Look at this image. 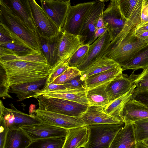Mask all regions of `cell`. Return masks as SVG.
<instances>
[{
	"label": "cell",
	"instance_id": "cell-1",
	"mask_svg": "<svg viewBox=\"0 0 148 148\" xmlns=\"http://www.w3.org/2000/svg\"><path fill=\"white\" fill-rule=\"evenodd\" d=\"M9 89L13 86L47 79L51 68L47 63L18 60L0 61Z\"/></svg>",
	"mask_w": 148,
	"mask_h": 148
},
{
	"label": "cell",
	"instance_id": "cell-2",
	"mask_svg": "<svg viewBox=\"0 0 148 148\" xmlns=\"http://www.w3.org/2000/svg\"><path fill=\"white\" fill-rule=\"evenodd\" d=\"M129 21L116 37L111 41L103 57L113 60L122 67L147 43L138 38L136 27Z\"/></svg>",
	"mask_w": 148,
	"mask_h": 148
},
{
	"label": "cell",
	"instance_id": "cell-3",
	"mask_svg": "<svg viewBox=\"0 0 148 148\" xmlns=\"http://www.w3.org/2000/svg\"><path fill=\"white\" fill-rule=\"evenodd\" d=\"M0 22L5 24L30 47L42 53L38 36L33 32L7 2L0 0Z\"/></svg>",
	"mask_w": 148,
	"mask_h": 148
},
{
	"label": "cell",
	"instance_id": "cell-4",
	"mask_svg": "<svg viewBox=\"0 0 148 148\" xmlns=\"http://www.w3.org/2000/svg\"><path fill=\"white\" fill-rule=\"evenodd\" d=\"M38 100L40 110L49 111L70 116L81 117L89 105L61 99L49 98L39 95Z\"/></svg>",
	"mask_w": 148,
	"mask_h": 148
},
{
	"label": "cell",
	"instance_id": "cell-5",
	"mask_svg": "<svg viewBox=\"0 0 148 148\" xmlns=\"http://www.w3.org/2000/svg\"><path fill=\"white\" fill-rule=\"evenodd\" d=\"M125 125L123 123L87 126L89 136L84 148H109L116 135Z\"/></svg>",
	"mask_w": 148,
	"mask_h": 148
},
{
	"label": "cell",
	"instance_id": "cell-6",
	"mask_svg": "<svg viewBox=\"0 0 148 148\" xmlns=\"http://www.w3.org/2000/svg\"><path fill=\"white\" fill-rule=\"evenodd\" d=\"M96 1L71 5L61 32L79 35L84 20Z\"/></svg>",
	"mask_w": 148,
	"mask_h": 148
},
{
	"label": "cell",
	"instance_id": "cell-7",
	"mask_svg": "<svg viewBox=\"0 0 148 148\" xmlns=\"http://www.w3.org/2000/svg\"><path fill=\"white\" fill-rule=\"evenodd\" d=\"M30 114L41 123L66 130L86 126L81 117L71 116L38 109Z\"/></svg>",
	"mask_w": 148,
	"mask_h": 148
},
{
	"label": "cell",
	"instance_id": "cell-8",
	"mask_svg": "<svg viewBox=\"0 0 148 148\" xmlns=\"http://www.w3.org/2000/svg\"><path fill=\"white\" fill-rule=\"evenodd\" d=\"M37 33L50 39L57 36L61 31L44 10L34 0H29Z\"/></svg>",
	"mask_w": 148,
	"mask_h": 148
},
{
	"label": "cell",
	"instance_id": "cell-9",
	"mask_svg": "<svg viewBox=\"0 0 148 148\" xmlns=\"http://www.w3.org/2000/svg\"><path fill=\"white\" fill-rule=\"evenodd\" d=\"M102 16L111 41L121 32L129 20L122 14L117 0H111Z\"/></svg>",
	"mask_w": 148,
	"mask_h": 148
},
{
	"label": "cell",
	"instance_id": "cell-10",
	"mask_svg": "<svg viewBox=\"0 0 148 148\" xmlns=\"http://www.w3.org/2000/svg\"><path fill=\"white\" fill-rule=\"evenodd\" d=\"M9 105L11 108L5 107L0 100V119L4 121L8 130L41 123L32 115L25 114L18 110L12 103Z\"/></svg>",
	"mask_w": 148,
	"mask_h": 148
},
{
	"label": "cell",
	"instance_id": "cell-11",
	"mask_svg": "<svg viewBox=\"0 0 148 148\" xmlns=\"http://www.w3.org/2000/svg\"><path fill=\"white\" fill-rule=\"evenodd\" d=\"M104 0H97L91 8L84 20L79 36L83 45H90L95 41L96 26L105 6Z\"/></svg>",
	"mask_w": 148,
	"mask_h": 148
},
{
	"label": "cell",
	"instance_id": "cell-12",
	"mask_svg": "<svg viewBox=\"0 0 148 148\" xmlns=\"http://www.w3.org/2000/svg\"><path fill=\"white\" fill-rule=\"evenodd\" d=\"M32 141L53 137L65 138L67 130L41 123L20 127Z\"/></svg>",
	"mask_w": 148,
	"mask_h": 148
},
{
	"label": "cell",
	"instance_id": "cell-13",
	"mask_svg": "<svg viewBox=\"0 0 148 148\" xmlns=\"http://www.w3.org/2000/svg\"><path fill=\"white\" fill-rule=\"evenodd\" d=\"M40 2L41 7L61 32L71 5L70 1L40 0Z\"/></svg>",
	"mask_w": 148,
	"mask_h": 148
},
{
	"label": "cell",
	"instance_id": "cell-14",
	"mask_svg": "<svg viewBox=\"0 0 148 148\" xmlns=\"http://www.w3.org/2000/svg\"><path fill=\"white\" fill-rule=\"evenodd\" d=\"M111 42L109 33L107 31L103 36L98 38L92 44L90 45L86 56L77 68L81 72H83L90 68L103 57Z\"/></svg>",
	"mask_w": 148,
	"mask_h": 148
},
{
	"label": "cell",
	"instance_id": "cell-15",
	"mask_svg": "<svg viewBox=\"0 0 148 148\" xmlns=\"http://www.w3.org/2000/svg\"><path fill=\"white\" fill-rule=\"evenodd\" d=\"M104 108L100 106H89L86 111L81 117L86 125L124 123L106 113L104 111Z\"/></svg>",
	"mask_w": 148,
	"mask_h": 148
},
{
	"label": "cell",
	"instance_id": "cell-16",
	"mask_svg": "<svg viewBox=\"0 0 148 148\" xmlns=\"http://www.w3.org/2000/svg\"><path fill=\"white\" fill-rule=\"evenodd\" d=\"M86 92V89L84 88H65L48 92H40L34 98L42 95L47 97L61 99L88 105Z\"/></svg>",
	"mask_w": 148,
	"mask_h": 148
},
{
	"label": "cell",
	"instance_id": "cell-17",
	"mask_svg": "<svg viewBox=\"0 0 148 148\" xmlns=\"http://www.w3.org/2000/svg\"><path fill=\"white\" fill-rule=\"evenodd\" d=\"M62 34L61 32L57 36L50 39L38 35L41 53L51 69L60 61L58 56V47Z\"/></svg>",
	"mask_w": 148,
	"mask_h": 148
},
{
	"label": "cell",
	"instance_id": "cell-18",
	"mask_svg": "<svg viewBox=\"0 0 148 148\" xmlns=\"http://www.w3.org/2000/svg\"><path fill=\"white\" fill-rule=\"evenodd\" d=\"M82 45L79 35L63 32L58 47L60 61L67 62L71 56Z\"/></svg>",
	"mask_w": 148,
	"mask_h": 148
},
{
	"label": "cell",
	"instance_id": "cell-19",
	"mask_svg": "<svg viewBox=\"0 0 148 148\" xmlns=\"http://www.w3.org/2000/svg\"><path fill=\"white\" fill-rule=\"evenodd\" d=\"M123 122L133 123L134 122L148 118V106L134 99L126 104L124 109Z\"/></svg>",
	"mask_w": 148,
	"mask_h": 148
},
{
	"label": "cell",
	"instance_id": "cell-20",
	"mask_svg": "<svg viewBox=\"0 0 148 148\" xmlns=\"http://www.w3.org/2000/svg\"><path fill=\"white\" fill-rule=\"evenodd\" d=\"M143 1V0H117L122 14L136 26L141 23Z\"/></svg>",
	"mask_w": 148,
	"mask_h": 148
},
{
	"label": "cell",
	"instance_id": "cell-21",
	"mask_svg": "<svg viewBox=\"0 0 148 148\" xmlns=\"http://www.w3.org/2000/svg\"><path fill=\"white\" fill-rule=\"evenodd\" d=\"M134 84L132 75L127 77L123 74L111 81L106 88L110 103L128 92Z\"/></svg>",
	"mask_w": 148,
	"mask_h": 148
},
{
	"label": "cell",
	"instance_id": "cell-22",
	"mask_svg": "<svg viewBox=\"0 0 148 148\" xmlns=\"http://www.w3.org/2000/svg\"><path fill=\"white\" fill-rule=\"evenodd\" d=\"M89 134L87 126L67 130L62 148H84L88 141Z\"/></svg>",
	"mask_w": 148,
	"mask_h": 148
},
{
	"label": "cell",
	"instance_id": "cell-23",
	"mask_svg": "<svg viewBox=\"0 0 148 148\" xmlns=\"http://www.w3.org/2000/svg\"><path fill=\"white\" fill-rule=\"evenodd\" d=\"M117 133L109 148H136L133 123H125Z\"/></svg>",
	"mask_w": 148,
	"mask_h": 148
},
{
	"label": "cell",
	"instance_id": "cell-24",
	"mask_svg": "<svg viewBox=\"0 0 148 148\" xmlns=\"http://www.w3.org/2000/svg\"><path fill=\"white\" fill-rule=\"evenodd\" d=\"M8 1L7 3L20 16L29 29L38 35L29 0H10Z\"/></svg>",
	"mask_w": 148,
	"mask_h": 148
},
{
	"label": "cell",
	"instance_id": "cell-25",
	"mask_svg": "<svg viewBox=\"0 0 148 148\" xmlns=\"http://www.w3.org/2000/svg\"><path fill=\"white\" fill-rule=\"evenodd\" d=\"M46 80L12 86L9 88V92L15 94L18 101L32 97H34L40 91V87L45 84Z\"/></svg>",
	"mask_w": 148,
	"mask_h": 148
},
{
	"label": "cell",
	"instance_id": "cell-26",
	"mask_svg": "<svg viewBox=\"0 0 148 148\" xmlns=\"http://www.w3.org/2000/svg\"><path fill=\"white\" fill-rule=\"evenodd\" d=\"M123 71L119 65L114 68L90 76L86 79V89L110 83L121 76Z\"/></svg>",
	"mask_w": 148,
	"mask_h": 148
},
{
	"label": "cell",
	"instance_id": "cell-27",
	"mask_svg": "<svg viewBox=\"0 0 148 148\" xmlns=\"http://www.w3.org/2000/svg\"><path fill=\"white\" fill-rule=\"evenodd\" d=\"M136 86L134 84L127 92L110 102L104 108L107 114L116 117L123 122L124 109L127 102L132 99Z\"/></svg>",
	"mask_w": 148,
	"mask_h": 148
},
{
	"label": "cell",
	"instance_id": "cell-28",
	"mask_svg": "<svg viewBox=\"0 0 148 148\" xmlns=\"http://www.w3.org/2000/svg\"><path fill=\"white\" fill-rule=\"evenodd\" d=\"M31 141L20 128L9 129L3 148H26Z\"/></svg>",
	"mask_w": 148,
	"mask_h": 148
},
{
	"label": "cell",
	"instance_id": "cell-29",
	"mask_svg": "<svg viewBox=\"0 0 148 148\" xmlns=\"http://www.w3.org/2000/svg\"><path fill=\"white\" fill-rule=\"evenodd\" d=\"M109 83L86 89V96L89 106L104 108L110 103L106 90L107 86Z\"/></svg>",
	"mask_w": 148,
	"mask_h": 148
},
{
	"label": "cell",
	"instance_id": "cell-30",
	"mask_svg": "<svg viewBox=\"0 0 148 148\" xmlns=\"http://www.w3.org/2000/svg\"><path fill=\"white\" fill-rule=\"evenodd\" d=\"M148 66V43L136 53L122 67L123 71H134L144 69Z\"/></svg>",
	"mask_w": 148,
	"mask_h": 148
},
{
	"label": "cell",
	"instance_id": "cell-31",
	"mask_svg": "<svg viewBox=\"0 0 148 148\" xmlns=\"http://www.w3.org/2000/svg\"><path fill=\"white\" fill-rule=\"evenodd\" d=\"M119 65L112 60L102 57L81 75L86 79L90 76L112 69Z\"/></svg>",
	"mask_w": 148,
	"mask_h": 148
},
{
	"label": "cell",
	"instance_id": "cell-32",
	"mask_svg": "<svg viewBox=\"0 0 148 148\" xmlns=\"http://www.w3.org/2000/svg\"><path fill=\"white\" fill-rule=\"evenodd\" d=\"M10 50L4 54L0 55V61L18 60L41 63H47V61L42 53H37L26 56H18Z\"/></svg>",
	"mask_w": 148,
	"mask_h": 148
},
{
	"label": "cell",
	"instance_id": "cell-33",
	"mask_svg": "<svg viewBox=\"0 0 148 148\" xmlns=\"http://www.w3.org/2000/svg\"><path fill=\"white\" fill-rule=\"evenodd\" d=\"M65 138L53 137L31 141L26 148H62Z\"/></svg>",
	"mask_w": 148,
	"mask_h": 148
},
{
	"label": "cell",
	"instance_id": "cell-34",
	"mask_svg": "<svg viewBox=\"0 0 148 148\" xmlns=\"http://www.w3.org/2000/svg\"><path fill=\"white\" fill-rule=\"evenodd\" d=\"M0 45L12 50L15 55L18 56H24L37 53L41 54L26 43H0Z\"/></svg>",
	"mask_w": 148,
	"mask_h": 148
},
{
	"label": "cell",
	"instance_id": "cell-35",
	"mask_svg": "<svg viewBox=\"0 0 148 148\" xmlns=\"http://www.w3.org/2000/svg\"><path fill=\"white\" fill-rule=\"evenodd\" d=\"M133 126L137 142L148 138V118L134 122Z\"/></svg>",
	"mask_w": 148,
	"mask_h": 148
},
{
	"label": "cell",
	"instance_id": "cell-36",
	"mask_svg": "<svg viewBox=\"0 0 148 148\" xmlns=\"http://www.w3.org/2000/svg\"><path fill=\"white\" fill-rule=\"evenodd\" d=\"M0 43L19 42L27 44L12 31L5 24L1 22H0Z\"/></svg>",
	"mask_w": 148,
	"mask_h": 148
},
{
	"label": "cell",
	"instance_id": "cell-37",
	"mask_svg": "<svg viewBox=\"0 0 148 148\" xmlns=\"http://www.w3.org/2000/svg\"><path fill=\"white\" fill-rule=\"evenodd\" d=\"M89 45H82L71 56L67 61L69 67L77 68L81 64L87 54Z\"/></svg>",
	"mask_w": 148,
	"mask_h": 148
},
{
	"label": "cell",
	"instance_id": "cell-38",
	"mask_svg": "<svg viewBox=\"0 0 148 148\" xmlns=\"http://www.w3.org/2000/svg\"><path fill=\"white\" fill-rule=\"evenodd\" d=\"M134 84L136 88L142 91H147L148 89V66L144 69L140 74L135 75L131 74Z\"/></svg>",
	"mask_w": 148,
	"mask_h": 148
},
{
	"label": "cell",
	"instance_id": "cell-39",
	"mask_svg": "<svg viewBox=\"0 0 148 148\" xmlns=\"http://www.w3.org/2000/svg\"><path fill=\"white\" fill-rule=\"evenodd\" d=\"M69 67L67 62L60 61L51 69L50 73L47 79L45 84L53 83L55 80Z\"/></svg>",
	"mask_w": 148,
	"mask_h": 148
},
{
	"label": "cell",
	"instance_id": "cell-40",
	"mask_svg": "<svg viewBox=\"0 0 148 148\" xmlns=\"http://www.w3.org/2000/svg\"><path fill=\"white\" fill-rule=\"evenodd\" d=\"M81 74V72L76 68L69 67L56 78L53 83L63 85L74 77Z\"/></svg>",
	"mask_w": 148,
	"mask_h": 148
},
{
	"label": "cell",
	"instance_id": "cell-41",
	"mask_svg": "<svg viewBox=\"0 0 148 148\" xmlns=\"http://www.w3.org/2000/svg\"><path fill=\"white\" fill-rule=\"evenodd\" d=\"M63 85L66 88H82L86 89V79L81 74L74 77Z\"/></svg>",
	"mask_w": 148,
	"mask_h": 148
},
{
	"label": "cell",
	"instance_id": "cell-42",
	"mask_svg": "<svg viewBox=\"0 0 148 148\" xmlns=\"http://www.w3.org/2000/svg\"><path fill=\"white\" fill-rule=\"evenodd\" d=\"M0 97L3 99L6 98H12L9 94V88L6 81V75L4 69L0 66Z\"/></svg>",
	"mask_w": 148,
	"mask_h": 148
},
{
	"label": "cell",
	"instance_id": "cell-43",
	"mask_svg": "<svg viewBox=\"0 0 148 148\" xmlns=\"http://www.w3.org/2000/svg\"><path fill=\"white\" fill-rule=\"evenodd\" d=\"M132 98L148 106V92L147 91H142L136 88Z\"/></svg>",
	"mask_w": 148,
	"mask_h": 148
},
{
	"label": "cell",
	"instance_id": "cell-44",
	"mask_svg": "<svg viewBox=\"0 0 148 148\" xmlns=\"http://www.w3.org/2000/svg\"><path fill=\"white\" fill-rule=\"evenodd\" d=\"M0 148H3L8 129L4 121L0 119Z\"/></svg>",
	"mask_w": 148,
	"mask_h": 148
},
{
	"label": "cell",
	"instance_id": "cell-45",
	"mask_svg": "<svg viewBox=\"0 0 148 148\" xmlns=\"http://www.w3.org/2000/svg\"><path fill=\"white\" fill-rule=\"evenodd\" d=\"M66 88L64 85L58 84L53 83L45 84L44 87L39 92H48Z\"/></svg>",
	"mask_w": 148,
	"mask_h": 148
},
{
	"label": "cell",
	"instance_id": "cell-46",
	"mask_svg": "<svg viewBox=\"0 0 148 148\" xmlns=\"http://www.w3.org/2000/svg\"><path fill=\"white\" fill-rule=\"evenodd\" d=\"M141 23L148 22V4L147 0H143L141 15Z\"/></svg>",
	"mask_w": 148,
	"mask_h": 148
},
{
	"label": "cell",
	"instance_id": "cell-47",
	"mask_svg": "<svg viewBox=\"0 0 148 148\" xmlns=\"http://www.w3.org/2000/svg\"><path fill=\"white\" fill-rule=\"evenodd\" d=\"M146 30H148V22L140 23L135 27L134 32L136 34Z\"/></svg>",
	"mask_w": 148,
	"mask_h": 148
},
{
	"label": "cell",
	"instance_id": "cell-48",
	"mask_svg": "<svg viewBox=\"0 0 148 148\" xmlns=\"http://www.w3.org/2000/svg\"><path fill=\"white\" fill-rule=\"evenodd\" d=\"M136 36L145 42L148 43V30L136 34Z\"/></svg>",
	"mask_w": 148,
	"mask_h": 148
},
{
	"label": "cell",
	"instance_id": "cell-49",
	"mask_svg": "<svg viewBox=\"0 0 148 148\" xmlns=\"http://www.w3.org/2000/svg\"><path fill=\"white\" fill-rule=\"evenodd\" d=\"M107 31L106 27L95 29V40L97 38L103 36Z\"/></svg>",
	"mask_w": 148,
	"mask_h": 148
},
{
	"label": "cell",
	"instance_id": "cell-50",
	"mask_svg": "<svg viewBox=\"0 0 148 148\" xmlns=\"http://www.w3.org/2000/svg\"><path fill=\"white\" fill-rule=\"evenodd\" d=\"M102 14L99 17L97 21L96 26V29L106 27L102 18Z\"/></svg>",
	"mask_w": 148,
	"mask_h": 148
},
{
	"label": "cell",
	"instance_id": "cell-51",
	"mask_svg": "<svg viewBox=\"0 0 148 148\" xmlns=\"http://www.w3.org/2000/svg\"><path fill=\"white\" fill-rule=\"evenodd\" d=\"M136 148H148V146L141 142H137Z\"/></svg>",
	"mask_w": 148,
	"mask_h": 148
},
{
	"label": "cell",
	"instance_id": "cell-52",
	"mask_svg": "<svg viewBox=\"0 0 148 148\" xmlns=\"http://www.w3.org/2000/svg\"><path fill=\"white\" fill-rule=\"evenodd\" d=\"M141 142L143 143L148 146V138L144 140Z\"/></svg>",
	"mask_w": 148,
	"mask_h": 148
},
{
	"label": "cell",
	"instance_id": "cell-53",
	"mask_svg": "<svg viewBox=\"0 0 148 148\" xmlns=\"http://www.w3.org/2000/svg\"><path fill=\"white\" fill-rule=\"evenodd\" d=\"M147 2L148 4V0H147Z\"/></svg>",
	"mask_w": 148,
	"mask_h": 148
}]
</instances>
